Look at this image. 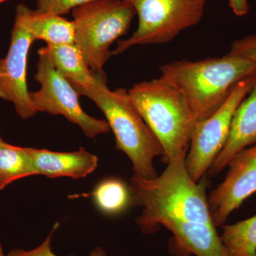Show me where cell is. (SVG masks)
I'll list each match as a JSON object with an SVG mask.
<instances>
[{
    "mask_svg": "<svg viewBox=\"0 0 256 256\" xmlns=\"http://www.w3.org/2000/svg\"><path fill=\"white\" fill-rule=\"evenodd\" d=\"M161 76L184 98L196 120L210 117L223 105L234 87L256 73V65L240 56L228 54L160 66Z\"/></svg>",
    "mask_w": 256,
    "mask_h": 256,
    "instance_id": "cell-2",
    "label": "cell"
},
{
    "mask_svg": "<svg viewBox=\"0 0 256 256\" xmlns=\"http://www.w3.org/2000/svg\"><path fill=\"white\" fill-rule=\"evenodd\" d=\"M230 9L237 16H246L249 12L248 0H228Z\"/></svg>",
    "mask_w": 256,
    "mask_h": 256,
    "instance_id": "cell-22",
    "label": "cell"
},
{
    "mask_svg": "<svg viewBox=\"0 0 256 256\" xmlns=\"http://www.w3.org/2000/svg\"><path fill=\"white\" fill-rule=\"evenodd\" d=\"M74 44L95 73L112 56L110 47L126 34L136 15L126 0H94L74 8Z\"/></svg>",
    "mask_w": 256,
    "mask_h": 256,
    "instance_id": "cell-5",
    "label": "cell"
},
{
    "mask_svg": "<svg viewBox=\"0 0 256 256\" xmlns=\"http://www.w3.org/2000/svg\"><path fill=\"white\" fill-rule=\"evenodd\" d=\"M35 38L14 22L8 54L0 60V98L13 102L16 114L26 120L36 114L26 85L28 50Z\"/></svg>",
    "mask_w": 256,
    "mask_h": 256,
    "instance_id": "cell-10",
    "label": "cell"
},
{
    "mask_svg": "<svg viewBox=\"0 0 256 256\" xmlns=\"http://www.w3.org/2000/svg\"><path fill=\"white\" fill-rule=\"evenodd\" d=\"M138 16L132 36L118 42L112 56L137 45L161 44L201 22L206 0H126Z\"/></svg>",
    "mask_w": 256,
    "mask_h": 256,
    "instance_id": "cell-6",
    "label": "cell"
},
{
    "mask_svg": "<svg viewBox=\"0 0 256 256\" xmlns=\"http://www.w3.org/2000/svg\"><path fill=\"white\" fill-rule=\"evenodd\" d=\"M0 256H8V254H5L4 250H3L2 246L0 244Z\"/></svg>",
    "mask_w": 256,
    "mask_h": 256,
    "instance_id": "cell-24",
    "label": "cell"
},
{
    "mask_svg": "<svg viewBox=\"0 0 256 256\" xmlns=\"http://www.w3.org/2000/svg\"><path fill=\"white\" fill-rule=\"evenodd\" d=\"M35 174L30 148L0 143V190Z\"/></svg>",
    "mask_w": 256,
    "mask_h": 256,
    "instance_id": "cell-16",
    "label": "cell"
},
{
    "mask_svg": "<svg viewBox=\"0 0 256 256\" xmlns=\"http://www.w3.org/2000/svg\"><path fill=\"white\" fill-rule=\"evenodd\" d=\"M229 53L248 58L256 65V34L234 41Z\"/></svg>",
    "mask_w": 256,
    "mask_h": 256,
    "instance_id": "cell-20",
    "label": "cell"
},
{
    "mask_svg": "<svg viewBox=\"0 0 256 256\" xmlns=\"http://www.w3.org/2000/svg\"><path fill=\"white\" fill-rule=\"evenodd\" d=\"M186 156L172 158L160 176L131 178L133 201L142 206L137 224L146 233L175 222L214 224L206 184L195 182L186 169Z\"/></svg>",
    "mask_w": 256,
    "mask_h": 256,
    "instance_id": "cell-1",
    "label": "cell"
},
{
    "mask_svg": "<svg viewBox=\"0 0 256 256\" xmlns=\"http://www.w3.org/2000/svg\"><path fill=\"white\" fill-rule=\"evenodd\" d=\"M256 144V78L250 92L234 112L225 144L208 170L210 178L228 166L237 153Z\"/></svg>",
    "mask_w": 256,
    "mask_h": 256,
    "instance_id": "cell-11",
    "label": "cell"
},
{
    "mask_svg": "<svg viewBox=\"0 0 256 256\" xmlns=\"http://www.w3.org/2000/svg\"><path fill=\"white\" fill-rule=\"evenodd\" d=\"M66 0H36V10L40 12L63 15V8Z\"/></svg>",
    "mask_w": 256,
    "mask_h": 256,
    "instance_id": "cell-21",
    "label": "cell"
},
{
    "mask_svg": "<svg viewBox=\"0 0 256 256\" xmlns=\"http://www.w3.org/2000/svg\"><path fill=\"white\" fill-rule=\"evenodd\" d=\"M128 94L159 140L164 162L175 156H186L197 120L181 92L160 76L136 84Z\"/></svg>",
    "mask_w": 256,
    "mask_h": 256,
    "instance_id": "cell-4",
    "label": "cell"
},
{
    "mask_svg": "<svg viewBox=\"0 0 256 256\" xmlns=\"http://www.w3.org/2000/svg\"><path fill=\"white\" fill-rule=\"evenodd\" d=\"M228 166L223 182L208 197L216 226H223L230 214L256 192V144L237 153Z\"/></svg>",
    "mask_w": 256,
    "mask_h": 256,
    "instance_id": "cell-9",
    "label": "cell"
},
{
    "mask_svg": "<svg viewBox=\"0 0 256 256\" xmlns=\"http://www.w3.org/2000/svg\"><path fill=\"white\" fill-rule=\"evenodd\" d=\"M58 224L56 223L52 229L48 237L45 239L44 242L38 247L32 250H24V249H15L11 250L8 254V256H58L56 255L52 248V237L54 232L58 228ZM90 256H107L105 250L101 248H96L95 250L90 252Z\"/></svg>",
    "mask_w": 256,
    "mask_h": 256,
    "instance_id": "cell-19",
    "label": "cell"
},
{
    "mask_svg": "<svg viewBox=\"0 0 256 256\" xmlns=\"http://www.w3.org/2000/svg\"><path fill=\"white\" fill-rule=\"evenodd\" d=\"M36 175L48 178H86L98 166V159L80 148L75 152H54L30 148Z\"/></svg>",
    "mask_w": 256,
    "mask_h": 256,
    "instance_id": "cell-12",
    "label": "cell"
},
{
    "mask_svg": "<svg viewBox=\"0 0 256 256\" xmlns=\"http://www.w3.org/2000/svg\"><path fill=\"white\" fill-rule=\"evenodd\" d=\"M2 138H0V143H1L2 142Z\"/></svg>",
    "mask_w": 256,
    "mask_h": 256,
    "instance_id": "cell-26",
    "label": "cell"
},
{
    "mask_svg": "<svg viewBox=\"0 0 256 256\" xmlns=\"http://www.w3.org/2000/svg\"><path fill=\"white\" fill-rule=\"evenodd\" d=\"M92 195L98 208L108 215L120 214L133 201L130 188L117 178L102 180L98 184Z\"/></svg>",
    "mask_w": 256,
    "mask_h": 256,
    "instance_id": "cell-17",
    "label": "cell"
},
{
    "mask_svg": "<svg viewBox=\"0 0 256 256\" xmlns=\"http://www.w3.org/2000/svg\"><path fill=\"white\" fill-rule=\"evenodd\" d=\"M40 50L50 57L57 70L75 88L96 86L107 78L105 72L95 73L89 68L82 52L74 44H47Z\"/></svg>",
    "mask_w": 256,
    "mask_h": 256,
    "instance_id": "cell-14",
    "label": "cell"
},
{
    "mask_svg": "<svg viewBox=\"0 0 256 256\" xmlns=\"http://www.w3.org/2000/svg\"><path fill=\"white\" fill-rule=\"evenodd\" d=\"M92 1L94 0H66L63 8V15L69 12L74 8H78L79 6Z\"/></svg>",
    "mask_w": 256,
    "mask_h": 256,
    "instance_id": "cell-23",
    "label": "cell"
},
{
    "mask_svg": "<svg viewBox=\"0 0 256 256\" xmlns=\"http://www.w3.org/2000/svg\"><path fill=\"white\" fill-rule=\"evenodd\" d=\"M4 1H6V0H0V3L3 2Z\"/></svg>",
    "mask_w": 256,
    "mask_h": 256,
    "instance_id": "cell-25",
    "label": "cell"
},
{
    "mask_svg": "<svg viewBox=\"0 0 256 256\" xmlns=\"http://www.w3.org/2000/svg\"><path fill=\"white\" fill-rule=\"evenodd\" d=\"M256 78V73L242 79L214 114L195 124L185 160L188 174L195 182H200L208 172L224 148L234 112L250 92Z\"/></svg>",
    "mask_w": 256,
    "mask_h": 256,
    "instance_id": "cell-8",
    "label": "cell"
},
{
    "mask_svg": "<svg viewBox=\"0 0 256 256\" xmlns=\"http://www.w3.org/2000/svg\"><path fill=\"white\" fill-rule=\"evenodd\" d=\"M35 80L41 84L40 90L30 92L37 112L63 116L80 128L85 136L94 138L110 130L106 120L95 118L82 110L78 92L55 68L50 57L38 50Z\"/></svg>",
    "mask_w": 256,
    "mask_h": 256,
    "instance_id": "cell-7",
    "label": "cell"
},
{
    "mask_svg": "<svg viewBox=\"0 0 256 256\" xmlns=\"http://www.w3.org/2000/svg\"><path fill=\"white\" fill-rule=\"evenodd\" d=\"M107 78L96 86L76 88L100 109L116 138V148L124 152L132 162L134 176L152 178L158 176L154 160L164 156V151L156 136L130 98L124 88L109 89Z\"/></svg>",
    "mask_w": 256,
    "mask_h": 256,
    "instance_id": "cell-3",
    "label": "cell"
},
{
    "mask_svg": "<svg viewBox=\"0 0 256 256\" xmlns=\"http://www.w3.org/2000/svg\"><path fill=\"white\" fill-rule=\"evenodd\" d=\"M222 227L220 238L229 256H256V215Z\"/></svg>",
    "mask_w": 256,
    "mask_h": 256,
    "instance_id": "cell-18",
    "label": "cell"
},
{
    "mask_svg": "<svg viewBox=\"0 0 256 256\" xmlns=\"http://www.w3.org/2000/svg\"><path fill=\"white\" fill-rule=\"evenodd\" d=\"M15 22L26 28L35 40H43L52 45L74 44L73 23L60 15L40 12L21 4L16 8Z\"/></svg>",
    "mask_w": 256,
    "mask_h": 256,
    "instance_id": "cell-13",
    "label": "cell"
},
{
    "mask_svg": "<svg viewBox=\"0 0 256 256\" xmlns=\"http://www.w3.org/2000/svg\"><path fill=\"white\" fill-rule=\"evenodd\" d=\"M165 228L196 256H229L214 224L180 222L170 224Z\"/></svg>",
    "mask_w": 256,
    "mask_h": 256,
    "instance_id": "cell-15",
    "label": "cell"
}]
</instances>
